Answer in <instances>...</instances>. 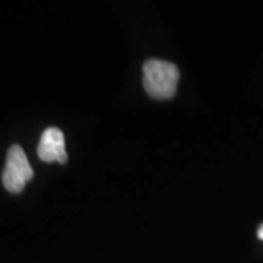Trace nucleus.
<instances>
[{
    "label": "nucleus",
    "mask_w": 263,
    "mask_h": 263,
    "mask_svg": "<svg viewBox=\"0 0 263 263\" xmlns=\"http://www.w3.org/2000/svg\"><path fill=\"white\" fill-rule=\"evenodd\" d=\"M34 171L29 165L28 158L19 145H12L8 151L6 165L3 171V186L10 193L22 192L27 181L32 179Z\"/></svg>",
    "instance_id": "f03ea898"
},
{
    "label": "nucleus",
    "mask_w": 263,
    "mask_h": 263,
    "mask_svg": "<svg viewBox=\"0 0 263 263\" xmlns=\"http://www.w3.org/2000/svg\"><path fill=\"white\" fill-rule=\"evenodd\" d=\"M179 79V69L170 62L152 59L143 65V85L154 98L167 100L174 97Z\"/></svg>",
    "instance_id": "f257e3e1"
},
{
    "label": "nucleus",
    "mask_w": 263,
    "mask_h": 263,
    "mask_svg": "<svg viewBox=\"0 0 263 263\" xmlns=\"http://www.w3.org/2000/svg\"><path fill=\"white\" fill-rule=\"evenodd\" d=\"M257 235H259V238H262V240H263V226L259 228V231H257Z\"/></svg>",
    "instance_id": "20e7f679"
},
{
    "label": "nucleus",
    "mask_w": 263,
    "mask_h": 263,
    "mask_svg": "<svg viewBox=\"0 0 263 263\" xmlns=\"http://www.w3.org/2000/svg\"><path fill=\"white\" fill-rule=\"evenodd\" d=\"M38 157L46 162L56 161L60 164H65L67 161V154H66L63 132L57 127H48L43 132L38 145Z\"/></svg>",
    "instance_id": "7ed1b4c3"
}]
</instances>
